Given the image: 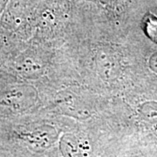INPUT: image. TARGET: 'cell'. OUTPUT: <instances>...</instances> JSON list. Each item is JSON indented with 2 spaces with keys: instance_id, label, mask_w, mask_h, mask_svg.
Returning <instances> with one entry per match:
<instances>
[{
  "instance_id": "8992f818",
  "label": "cell",
  "mask_w": 157,
  "mask_h": 157,
  "mask_svg": "<svg viewBox=\"0 0 157 157\" xmlns=\"http://www.w3.org/2000/svg\"><path fill=\"white\" fill-rule=\"evenodd\" d=\"M62 157H83L80 142L73 134H65L59 139Z\"/></svg>"
},
{
  "instance_id": "277c9868",
  "label": "cell",
  "mask_w": 157,
  "mask_h": 157,
  "mask_svg": "<svg viewBox=\"0 0 157 157\" xmlns=\"http://www.w3.org/2000/svg\"><path fill=\"white\" fill-rule=\"evenodd\" d=\"M56 103L59 109L67 115L78 120H85L90 116L88 109L72 94H59Z\"/></svg>"
},
{
  "instance_id": "6da1fadb",
  "label": "cell",
  "mask_w": 157,
  "mask_h": 157,
  "mask_svg": "<svg viewBox=\"0 0 157 157\" xmlns=\"http://www.w3.org/2000/svg\"><path fill=\"white\" fill-rule=\"evenodd\" d=\"M38 91L33 86L18 85L6 91L0 98V105L11 112L20 113L33 107L38 101Z\"/></svg>"
},
{
  "instance_id": "5b68a950",
  "label": "cell",
  "mask_w": 157,
  "mask_h": 157,
  "mask_svg": "<svg viewBox=\"0 0 157 157\" xmlns=\"http://www.w3.org/2000/svg\"><path fill=\"white\" fill-rule=\"evenodd\" d=\"M96 66L98 73L105 80H110L115 76L117 61L110 49H101L96 56Z\"/></svg>"
},
{
  "instance_id": "3957f363",
  "label": "cell",
  "mask_w": 157,
  "mask_h": 157,
  "mask_svg": "<svg viewBox=\"0 0 157 157\" xmlns=\"http://www.w3.org/2000/svg\"><path fill=\"white\" fill-rule=\"evenodd\" d=\"M18 74L25 78L36 79L41 77L45 72V66L32 52H24L17 57L14 64Z\"/></svg>"
},
{
  "instance_id": "7a4b0ae2",
  "label": "cell",
  "mask_w": 157,
  "mask_h": 157,
  "mask_svg": "<svg viewBox=\"0 0 157 157\" xmlns=\"http://www.w3.org/2000/svg\"><path fill=\"white\" fill-rule=\"evenodd\" d=\"M59 134L56 128L51 125H40L22 134L23 140L32 148L45 150L52 146L58 140Z\"/></svg>"
},
{
  "instance_id": "52a82bcc",
  "label": "cell",
  "mask_w": 157,
  "mask_h": 157,
  "mask_svg": "<svg viewBox=\"0 0 157 157\" xmlns=\"http://www.w3.org/2000/svg\"><path fill=\"white\" fill-rule=\"evenodd\" d=\"M140 113L142 118L157 130V103L147 102L143 104Z\"/></svg>"
},
{
  "instance_id": "ba28073f",
  "label": "cell",
  "mask_w": 157,
  "mask_h": 157,
  "mask_svg": "<svg viewBox=\"0 0 157 157\" xmlns=\"http://www.w3.org/2000/svg\"><path fill=\"white\" fill-rule=\"evenodd\" d=\"M144 31L147 35L157 43V18L153 15H148L144 18Z\"/></svg>"
}]
</instances>
